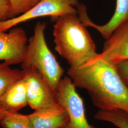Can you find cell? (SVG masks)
Returning <instances> with one entry per match:
<instances>
[{"label": "cell", "mask_w": 128, "mask_h": 128, "mask_svg": "<svg viewBox=\"0 0 128 128\" xmlns=\"http://www.w3.org/2000/svg\"><path fill=\"white\" fill-rule=\"evenodd\" d=\"M99 54V53H98ZM68 74L76 87L85 89L99 110H120L128 114V86L116 66L98 56Z\"/></svg>", "instance_id": "1"}, {"label": "cell", "mask_w": 128, "mask_h": 128, "mask_svg": "<svg viewBox=\"0 0 128 128\" xmlns=\"http://www.w3.org/2000/svg\"><path fill=\"white\" fill-rule=\"evenodd\" d=\"M10 18V8L8 0H0V22Z\"/></svg>", "instance_id": "17"}, {"label": "cell", "mask_w": 128, "mask_h": 128, "mask_svg": "<svg viewBox=\"0 0 128 128\" xmlns=\"http://www.w3.org/2000/svg\"><path fill=\"white\" fill-rule=\"evenodd\" d=\"M22 75V70L12 68L4 62L0 63V98L9 87Z\"/></svg>", "instance_id": "13"}, {"label": "cell", "mask_w": 128, "mask_h": 128, "mask_svg": "<svg viewBox=\"0 0 128 128\" xmlns=\"http://www.w3.org/2000/svg\"><path fill=\"white\" fill-rule=\"evenodd\" d=\"M97 120L110 122L118 128H128V114L120 110H99L94 115Z\"/></svg>", "instance_id": "12"}, {"label": "cell", "mask_w": 128, "mask_h": 128, "mask_svg": "<svg viewBox=\"0 0 128 128\" xmlns=\"http://www.w3.org/2000/svg\"><path fill=\"white\" fill-rule=\"evenodd\" d=\"M28 105L26 84L22 76L10 86L0 98V108L17 112Z\"/></svg>", "instance_id": "11"}, {"label": "cell", "mask_w": 128, "mask_h": 128, "mask_svg": "<svg viewBox=\"0 0 128 128\" xmlns=\"http://www.w3.org/2000/svg\"><path fill=\"white\" fill-rule=\"evenodd\" d=\"M98 56L114 64L128 60V18L116 28L106 40Z\"/></svg>", "instance_id": "8"}, {"label": "cell", "mask_w": 128, "mask_h": 128, "mask_svg": "<svg viewBox=\"0 0 128 128\" xmlns=\"http://www.w3.org/2000/svg\"><path fill=\"white\" fill-rule=\"evenodd\" d=\"M53 26L55 49L70 68H77L96 57V44L78 15L68 14L56 18Z\"/></svg>", "instance_id": "2"}, {"label": "cell", "mask_w": 128, "mask_h": 128, "mask_svg": "<svg viewBox=\"0 0 128 128\" xmlns=\"http://www.w3.org/2000/svg\"><path fill=\"white\" fill-rule=\"evenodd\" d=\"M10 8V18L25 14L41 0H8Z\"/></svg>", "instance_id": "15"}, {"label": "cell", "mask_w": 128, "mask_h": 128, "mask_svg": "<svg viewBox=\"0 0 128 128\" xmlns=\"http://www.w3.org/2000/svg\"><path fill=\"white\" fill-rule=\"evenodd\" d=\"M22 70L26 84L28 105L34 110L60 105L55 92L38 70L32 67Z\"/></svg>", "instance_id": "6"}, {"label": "cell", "mask_w": 128, "mask_h": 128, "mask_svg": "<svg viewBox=\"0 0 128 128\" xmlns=\"http://www.w3.org/2000/svg\"><path fill=\"white\" fill-rule=\"evenodd\" d=\"M78 16L86 27H92L99 32L106 40L121 23L128 18V0H116L114 12L109 21L104 25L96 24L89 18L86 7L84 5L79 4L78 6Z\"/></svg>", "instance_id": "9"}, {"label": "cell", "mask_w": 128, "mask_h": 128, "mask_svg": "<svg viewBox=\"0 0 128 128\" xmlns=\"http://www.w3.org/2000/svg\"><path fill=\"white\" fill-rule=\"evenodd\" d=\"M28 115L33 128H63L68 120L66 110L60 105L35 110Z\"/></svg>", "instance_id": "10"}, {"label": "cell", "mask_w": 128, "mask_h": 128, "mask_svg": "<svg viewBox=\"0 0 128 128\" xmlns=\"http://www.w3.org/2000/svg\"><path fill=\"white\" fill-rule=\"evenodd\" d=\"M0 125L4 128H33L28 115L18 112H5Z\"/></svg>", "instance_id": "14"}, {"label": "cell", "mask_w": 128, "mask_h": 128, "mask_svg": "<svg viewBox=\"0 0 128 128\" xmlns=\"http://www.w3.org/2000/svg\"><path fill=\"white\" fill-rule=\"evenodd\" d=\"M78 0H41L27 12L13 18L0 22V30L7 32L20 23L34 18L50 16L54 22L58 17L68 15H78Z\"/></svg>", "instance_id": "5"}, {"label": "cell", "mask_w": 128, "mask_h": 128, "mask_svg": "<svg viewBox=\"0 0 128 128\" xmlns=\"http://www.w3.org/2000/svg\"><path fill=\"white\" fill-rule=\"evenodd\" d=\"M115 66L120 76L128 86V60L120 61Z\"/></svg>", "instance_id": "16"}, {"label": "cell", "mask_w": 128, "mask_h": 128, "mask_svg": "<svg viewBox=\"0 0 128 128\" xmlns=\"http://www.w3.org/2000/svg\"><path fill=\"white\" fill-rule=\"evenodd\" d=\"M5 112V111L0 108V128L1 127V125H0L1 122H2V120L4 117Z\"/></svg>", "instance_id": "18"}, {"label": "cell", "mask_w": 128, "mask_h": 128, "mask_svg": "<svg viewBox=\"0 0 128 128\" xmlns=\"http://www.w3.org/2000/svg\"><path fill=\"white\" fill-rule=\"evenodd\" d=\"M55 94L58 103L68 115V120L63 128H96L88 123L82 99L69 76L61 79Z\"/></svg>", "instance_id": "4"}, {"label": "cell", "mask_w": 128, "mask_h": 128, "mask_svg": "<svg viewBox=\"0 0 128 128\" xmlns=\"http://www.w3.org/2000/svg\"><path fill=\"white\" fill-rule=\"evenodd\" d=\"M46 28L45 22L36 24L34 33L28 40L26 55L20 66L22 69L30 67L36 69L55 92L64 71L46 44Z\"/></svg>", "instance_id": "3"}, {"label": "cell", "mask_w": 128, "mask_h": 128, "mask_svg": "<svg viewBox=\"0 0 128 128\" xmlns=\"http://www.w3.org/2000/svg\"><path fill=\"white\" fill-rule=\"evenodd\" d=\"M6 32L0 30V60L10 66L21 64L27 49L26 32L18 27Z\"/></svg>", "instance_id": "7"}]
</instances>
